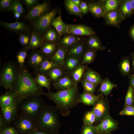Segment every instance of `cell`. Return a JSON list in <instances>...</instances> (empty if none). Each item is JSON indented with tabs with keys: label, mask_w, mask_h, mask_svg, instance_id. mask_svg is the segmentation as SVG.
Segmentation results:
<instances>
[{
	"label": "cell",
	"mask_w": 134,
	"mask_h": 134,
	"mask_svg": "<svg viewBox=\"0 0 134 134\" xmlns=\"http://www.w3.org/2000/svg\"><path fill=\"white\" fill-rule=\"evenodd\" d=\"M28 134H50L42 130L38 129L34 130Z\"/></svg>",
	"instance_id": "54"
},
{
	"label": "cell",
	"mask_w": 134,
	"mask_h": 134,
	"mask_svg": "<svg viewBox=\"0 0 134 134\" xmlns=\"http://www.w3.org/2000/svg\"><path fill=\"white\" fill-rule=\"evenodd\" d=\"M3 134H18L14 128L8 127L2 130Z\"/></svg>",
	"instance_id": "51"
},
{
	"label": "cell",
	"mask_w": 134,
	"mask_h": 134,
	"mask_svg": "<svg viewBox=\"0 0 134 134\" xmlns=\"http://www.w3.org/2000/svg\"><path fill=\"white\" fill-rule=\"evenodd\" d=\"M131 83L134 90V76L132 77L131 80Z\"/></svg>",
	"instance_id": "58"
},
{
	"label": "cell",
	"mask_w": 134,
	"mask_h": 134,
	"mask_svg": "<svg viewBox=\"0 0 134 134\" xmlns=\"http://www.w3.org/2000/svg\"><path fill=\"white\" fill-rule=\"evenodd\" d=\"M43 37L44 41L50 42H57L59 34L56 30L50 26L44 34Z\"/></svg>",
	"instance_id": "35"
},
{
	"label": "cell",
	"mask_w": 134,
	"mask_h": 134,
	"mask_svg": "<svg viewBox=\"0 0 134 134\" xmlns=\"http://www.w3.org/2000/svg\"><path fill=\"white\" fill-rule=\"evenodd\" d=\"M13 0H0V10L1 12L9 11Z\"/></svg>",
	"instance_id": "47"
},
{
	"label": "cell",
	"mask_w": 134,
	"mask_h": 134,
	"mask_svg": "<svg viewBox=\"0 0 134 134\" xmlns=\"http://www.w3.org/2000/svg\"><path fill=\"white\" fill-rule=\"evenodd\" d=\"M38 0H23L22 2L24 4L29 11L39 4Z\"/></svg>",
	"instance_id": "49"
},
{
	"label": "cell",
	"mask_w": 134,
	"mask_h": 134,
	"mask_svg": "<svg viewBox=\"0 0 134 134\" xmlns=\"http://www.w3.org/2000/svg\"><path fill=\"white\" fill-rule=\"evenodd\" d=\"M120 115L134 116V106L132 105L125 106L119 112Z\"/></svg>",
	"instance_id": "48"
},
{
	"label": "cell",
	"mask_w": 134,
	"mask_h": 134,
	"mask_svg": "<svg viewBox=\"0 0 134 134\" xmlns=\"http://www.w3.org/2000/svg\"><path fill=\"white\" fill-rule=\"evenodd\" d=\"M81 41V39L78 36L68 34L60 38L57 43L61 46L68 49L73 45Z\"/></svg>",
	"instance_id": "18"
},
{
	"label": "cell",
	"mask_w": 134,
	"mask_h": 134,
	"mask_svg": "<svg viewBox=\"0 0 134 134\" xmlns=\"http://www.w3.org/2000/svg\"><path fill=\"white\" fill-rule=\"evenodd\" d=\"M102 94L98 95L83 92L79 94V103H81L88 105H94L99 100Z\"/></svg>",
	"instance_id": "21"
},
{
	"label": "cell",
	"mask_w": 134,
	"mask_h": 134,
	"mask_svg": "<svg viewBox=\"0 0 134 134\" xmlns=\"http://www.w3.org/2000/svg\"><path fill=\"white\" fill-rule=\"evenodd\" d=\"M67 34L76 36H90L96 34L93 29L83 24H67Z\"/></svg>",
	"instance_id": "11"
},
{
	"label": "cell",
	"mask_w": 134,
	"mask_h": 134,
	"mask_svg": "<svg viewBox=\"0 0 134 134\" xmlns=\"http://www.w3.org/2000/svg\"><path fill=\"white\" fill-rule=\"evenodd\" d=\"M50 25L54 27L58 32L59 34V40L63 35L67 34V24H66L62 20L60 14L52 20Z\"/></svg>",
	"instance_id": "19"
},
{
	"label": "cell",
	"mask_w": 134,
	"mask_h": 134,
	"mask_svg": "<svg viewBox=\"0 0 134 134\" xmlns=\"http://www.w3.org/2000/svg\"><path fill=\"white\" fill-rule=\"evenodd\" d=\"M98 134H111V133L105 132L99 133Z\"/></svg>",
	"instance_id": "59"
},
{
	"label": "cell",
	"mask_w": 134,
	"mask_h": 134,
	"mask_svg": "<svg viewBox=\"0 0 134 134\" xmlns=\"http://www.w3.org/2000/svg\"><path fill=\"white\" fill-rule=\"evenodd\" d=\"M133 65L134 67V54L133 55Z\"/></svg>",
	"instance_id": "60"
},
{
	"label": "cell",
	"mask_w": 134,
	"mask_h": 134,
	"mask_svg": "<svg viewBox=\"0 0 134 134\" xmlns=\"http://www.w3.org/2000/svg\"><path fill=\"white\" fill-rule=\"evenodd\" d=\"M89 36L87 42L88 48L96 51L105 49V47L96 34Z\"/></svg>",
	"instance_id": "29"
},
{
	"label": "cell",
	"mask_w": 134,
	"mask_h": 134,
	"mask_svg": "<svg viewBox=\"0 0 134 134\" xmlns=\"http://www.w3.org/2000/svg\"><path fill=\"white\" fill-rule=\"evenodd\" d=\"M12 125L18 134H28L38 129L35 120L20 113Z\"/></svg>",
	"instance_id": "6"
},
{
	"label": "cell",
	"mask_w": 134,
	"mask_h": 134,
	"mask_svg": "<svg viewBox=\"0 0 134 134\" xmlns=\"http://www.w3.org/2000/svg\"><path fill=\"white\" fill-rule=\"evenodd\" d=\"M0 134H3L2 132V130L0 129Z\"/></svg>",
	"instance_id": "61"
},
{
	"label": "cell",
	"mask_w": 134,
	"mask_h": 134,
	"mask_svg": "<svg viewBox=\"0 0 134 134\" xmlns=\"http://www.w3.org/2000/svg\"><path fill=\"white\" fill-rule=\"evenodd\" d=\"M38 129L50 134H58L61 124L56 107L45 104L36 119Z\"/></svg>",
	"instance_id": "3"
},
{
	"label": "cell",
	"mask_w": 134,
	"mask_h": 134,
	"mask_svg": "<svg viewBox=\"0 0 134 134\" xmlns=\"http://www.w3.org/2000/svg\"><path fill=\"white\" fill-rule=\"evenodd\" d=\"M45 104L40 96H36L23 101L18 107L20 113L34 120L36 119Z\"/></svg>",
	"instance_id": "4"
},
{
	"label": "cell",
	"mask_w": 134,
	"mask_h": 134,
	"mask_svg": "<svg viewBox=\"0 0 134 134\" xmlns=\"http://www.w3.org/2000/svg\"><path fill=\"white\" fill-rule=\"evenodd\" d=\"M27 48H22L18 50L15 55V58L18 67L22 68L24 66L25 59L27 55Z\"/></svg>",
	"instance_id": "38"
},
{
	"label": "cell",
	"mask_w": 134,
	"mask_h": 134,
	"mask_svg": "<svg viewBox=\"0 0 134 134\" xmlns=\"http://www.w3.org/2000/svg\"><path fill=\"white\" fill-rule=\"evenodd\" d=\"M31 33V39L28 49L34 51L41 47L44 40L43 36L40 34L33 31H32Z\"/></svg>",
	"instance_id": "26"
},
{
	"label": "cell",
	"mask_w": 134,
	"mask_h": 134,
	"mask_svg": "<svg viewBox=\"0 0 134 134\" xmlns=\"http://www.w3.org/2000/svg\"><path fill=\"white\" fill-rule=\"evenodd\" d=\"M58 46L57 42H52L44 41L39 50L45 57L49 58L56 52Z\"/></svg>",
	"instance_id": "24"
},
{
	"label": "cell",
	"mask_w": 134,
	"mask_h": 134,
	"mask_svg": "<svg viewBox=\"0 0 134 134\" xmlns=\"http://www.w3.org/2000/svg\"><path fill=\"white\" fill-rule=\"evenodd\" d=\"M73 2L79 8L81 4V2L80 0H72Z\"/></svg>",
	"instance_id": "56"
},
{
	"label": "cell",
	"mask_w": 134,
	"mask_h": 134,
	"mask_svg": "<svg viewBox=\"0 0 134 134\" xmlns=\"http://www.w3.org/2000/svg\"><path fill=\"white\" fill-rule=\"evenodd\" d=\"M19 105L15 100L9 105L1 107V113L8 126L12 125L18 114Z\"/></svg>",
	"instance_id": "13"
},
{
	"label": "cell",
	"mask_w": 134,
	"mask_h": 134,
	"mask_svg": "<svg viewBox=\"0 0 134 134\" xmlns=\"http://www.w3.org/2000/svg\"><path fill=\"white\" fill-rule=\"evenodd\" d=\"M36 76V81L41 87H45L48 91L51 88V82L49 78L44 74L38 73H35Z\"/></svg>",
	"instance_id": "34"
},
{
	"label": "cell",
	"mask_w": 134,
	"mask_h": 134,
	"mask_svg": "<svg viewBox=\"0 0 134 134\" xmlns=\"http://www.w3.org/2000/svg\"><path fill=\"white\" fill-rule=\"evenodd\" d=\"M96 52L88 48L86 49L81 58L80 64L86 65L93 62L96 57Z\"/></svg>",
	"instance_id": "37"
},
{
	"label": "cell",
	"mask_w": 134,
	"mask_h": 134,
	"mask_svg": "<svg viewBox=\"0 0 134 134\" xmlns=\"http://www.w3.org/2000/svg\"><path fill=\"white\" fill-rule=\"evenodd\" d=\"M59 67H62L52 61L49 58L46 57L37 68L34 70V73L37 72L45 74L51 68Z\"/></svg>",
	"instance_id": "28"
},
{
	"label": "cell",
	"mask_w": 134,
	"mask_h": 134,
	"mask_svg": "<svg viewBox=\"0 0 134 134\" xmlns=\"http://www.w3.org/2000/svg\"><path fill=\"white\" fill-rule=\"evenodd\" d=\"M8 127L1 113L0 114V129L3 130Z\"/></svg>",
	"instance_id": "52"
},
{
	"label": "cell",
	"mask_w": 134,
	"mask_h": 134,
	"mask_svg": "<svg viewBox=\"0 0 134 134\" xmlns=\"http://www.w3.org/2000/svg\"><path fill=\"white\" fill-rule=\"evenodd\" d=\"M105 0L91 1L88 3L89 11L95 18L102 17L104 14V3Z\"/></svg>",
	"instance_id": "16"
},
{
	"label": "cell",
	"mask_w": 134,
	"mask_h": 134,
	"mask_svg": "<svg viewBox=\"0 0 134 134\" xmlns=\"http://www.w3.org/2000/svg\"><path fill=\"white\" fill-rule=\"evenodd\" d=\"M79 8L82 14H86L89 11V8L87 4L83 1H81Z\"/></svg>",
	"instance_id": "50"
},
{
	"label": "cell",
	"mask_w": 134,
	"mask_h": 134,
	"mask_svg": "<svg viewBox=\"0 0 134 134\" xmlns=\"http://www.w3.org/2000/svg\"><path fill=\"white\" fill-rule=\"evenodd\" d=\"M87 68L86 65L79 64L70 74L76 85L82 79L84 72Z\"/></svg>",
	"instance_id": "30"
},
{
	"label": "cell",
	"mask_w": 134,
	"mask_h": 134,
	"mask_svg": "<svg viewBox=\"0 0 134 134\" xmlns=\"http://www.w3.org/2000/svg\"><path fill=\"white\" fill-rule=\"evenodd\" d=\"M96 117L94 113L91 110L86 112L84 114L83 121V124L93 125L95 123Z\"/></svg>",
	"instance_id": "43"
},
{
	"label": "cell",
	"mask_w": 134,
	"mask_h": 134,
	"mask_svg": "<svg viewBox=\"0 0 134 134\" xmlns=\"http://www.w3.org/2000/svg\"><path fill=\"white\" fill-rule=\"evenodd\" d=\"M121 0H105L104 3L105 13L119 8Z\"/></svg>",
	"instance_id": "39"
},
{
	"label": "cell",
	"mask_w": 134,
	"mask_h": 134,
	"mask_svg": "<svg viewBox=\"0 0 134 134\" xmlns=\"http://www.w3.org/2000/svg\"><path fill=\"white\" fill-rule=\"evenodd\" d=\"M131 5L132 11L133 14L134 13V0H130Z\"/></svg>",
	"instance_id": "57"
},
{
	"label": "cell",
	"mask_w": 134,
	"mask_h": 134,
	"mask_svg": "<svg viewBox=\"0 0 134 134\" xmlns=\"http://www.w3.org/2000/svg\"><path fill=\"white\" fill-rule=\"evenodd\" d=\"M18 65L9 61L2 65L0 73V84L7 90L11 91L16 77Z\"/></svg>",
	"instance_id": "5"
},
{
	"label": "cell",
	"mask_w": 134,
	"mask_h": 134,
	"mask_svg": "<svg viewBox=\"0 0 134 134\" xmlns=\"http://www.w3.org/2000/svg\"><path fill=\"white\" fill-rule=\"evenodd\" d=\"M66 73L64 67H59L51 68L45 74L52 84L57 82Z\"/></svg>",
	"instance_id": "20"
},
{
	"label": "cell",
	"mask_w": 134,
	"mask_h": 134,
	"mask_svg": "<svg viewBox=\"0 0 134 134\" xmlns=\"http://www.w3.org/2000/svg\"><path fill=\"white\" fill-rule=\"evenodd\" d=\"M10 91L14 93L15 101L19 105L26 99L45 96L46 94L25 65L21 68L18 67L16 79Z\"/></svg>",
	"instance_id": "1"
},
{
	"label": "cell",
	"mask_w": 134,
	"mask_h": 134,
	"mask_svg": "<svg viewBox=\"0 0 134 134\" xmlns=\"http://www.w3.org/2000/svg\"><path fill=\"white\" fill-rule=\"evenodd\" d=\"M82 78L97 86L101 83L102 81L99 73L88 68L85 71Z\"/></svg>",
	"instance_id": "27"
},
{
	"label": "cell",
	"mask_w": 134,
	"mask_h": 134,
	"mask_svg": "<svg viewBox=\"0 0 134 134\" xmlns=\"http://www.w3.org/2000/svg\"><path fill=\"white\" fill-rule=\"evenodd\" d=\"M46 57L39 50L34 51L29 55L27 62L28 65L34 70L35 69Z\"/></svg>",
	"instance_id": "17"
},
{
	"label": "cell",
	"mask_w": 134,
	"mask_h": 134,
	"mask_svg": "<svg viewBox=\"0 0 134 134\" xmlns=\"http://www.w3.org/2000/svg\"><path fill=\"white\" fill-rule=\"evenodd\" d=\"M122 61L120 66L121 70L123 74H127L129 72L130 69L129 59L127 58H124Z\"/></svg>",
	"instance_id": "46"
},
{
	"label": "cell",
	"mask_w": 134,
	"mask_h": 134,
	"mask_svg": "<svg viewBox=\"0 0 134 134\" xmlns=\"http://www.w3.org/2000/svg\"><path fill=\"white\" fill-rule=\"evenodd\" d=\"M58 44V48L56 52L49 58L56 63L64 67V61L68 49Z\"/></svg>",
	"instance_id": "22"
},
{
	"label": "cell",
	"mask_w": 134,
	"mask_h": 134,
	"mask_svg": "<svg viewBox=\"0 0 134 134\" xmlns=\"http://www.w3.org/2000/svg\"><path fill=\"white\" fill-rule=\"evenodd\" d=\"M54 88L58 91L71 88L76 85L70 74L66 73L56 82L52 83Z\"/></svg>",
	"instance_id": "15"
},
{
	"label": "cell",
	"mask_w": 134,
	"mask_h": 134,
	"mask_svg": "<svg viewBox=\"0 0 134 134\" xmlns=\"http://www.w3.org/2000/svg\"><path fill=\"white\" fill-rule=\"evenodd\" d=\"M84 90V92L94 94L97 86L82 78L80 81Z\"/></svg>",
	"instance_id": "42"
},
{
	"label": "cell",
	"mask_w": 134,
	"mask_h": 134,
	"mask_svg": "<svg viewBox=\"0 0 134 134\" xmlns=\"http://www.w3.org/2000/svg\"><path fill=\"white\" fill-rule=\"evenodd\" d=\"M102 17L107 25L112 26L119 29L121 23L125 19L119 9L109 11L104 13Z\"/></svg>",
	"instance_id": "10"
},
{
	"label": "cell",
	"mask_w": 134,
	"mask_h": 134,
	"mask_svg": "<svg viewBox=\"0 0 134 134\" xmlns=\"http://www.w3.org/2000/svg\"><path fill=\"white\" fill-rule=\"evenodd\" d=\"M98 133L95 126L83 124L80 134H98Z\"/></svg>",
	"instance_id": "44"
},
{
	"label": "cell",
	"mask_w": 134,
	"mask_h": 134,
	"mask_svg": "<svg viewBox=\"0 0 134 134\" xmlns=\"http://www.w3.org/2000/svg\"><path fill=\"white\" fill-rule=\"evenodd\" d=\"M128 33L131 39L134 41V24L130 26Z\"/></svg>",
	"instance_id": "53"
},
{
	"label": "cell",
	"mask_w": 134,
	"mask_h": 134,
	"mask_svg": "<svg viewBox=\"0 0 134 134\" xmlns=\"http://www.w3.org/2000/svg\"><path fill=\"white\" fill-rule=\"evenodd\" d=\"M57 13V10L54 9L32 22V31L36 32L42 35L51 26L52 20Z\"/></svg>",
	"instance_id": "7"
},
{
	"label": "cell",
	"mask_w": 134,
	"mask_h": 134,
	"mask_svg": "<svg viewBox=\"0 0 134 134\" xmlns=\"http://www.w3.org/2000/svg\"><path fill=\"white\" fill-rule=\"evenodd\" d=\"M15 100L14 93L10 91L6 92L0 96V107L1 108L8 106Z\"/></svg>",
	"instance_id": "32"
},
{
	"label": "cell",
	"mask_w": 134,
	"mask_h": 134,
	"mask_svg": "<svg viewBox=\"0 0 134 134\" xmlns=\"http://www.w3.org/2000/svg\"><path fill=\"white\" fill-rule=\"evenodd\" d=\"M12 12L15 19H16L17 21H18V20L20 19L21 15L16 12Z\"/></svg>",
	"instance_id": "55"
},
{
	"label": "cell",
	"mask_w": 134,
	"mask_h": 134,
	"mask_svg": "<svg viewBox=\"0 0 134 134\" xmlns=\"http://www.w3.org/2000/svg\"><path fill=\"white\" fill-rule=\"evenodd\" d=\"M79 90L77 85L67 89L53 92L48 91L45 96L55 103L59 113L64 116L70 113V109L79 103Z\"/></svg>",
	"instance_id": "2"
},
{
	"label": "cell",
	"mask_w": 134,
	"mask_h": 134,
	"mask_svg": "<svg viewBox=\"0 0 134 134\" xmlns=\"http://www.w3.org/2000/svg\"><path fill=\"white\" fill-rule=\"evenodd\" d=\"M21 0H13L9 11L17 12L21 15L25 13V10Z\"/></svg>",
	"instance_id": "41"
},
{
	"label": "cell",
	"mask_w": 134,
	"mask_h": 134,
	"mask_svg": "<svg viewBox=\"0 0 134 134\" xmlns=\"http://www.w3.org/2000/svg\"><path fill=\"white\" fill-rule=\"evenodd\" d=\"M80 63V58L72 56H66L64 67L66 72L70 74Z\"/></svg>",
	"instance_id": "25"
},
{
	"label": "cell",
	"mask_w": 134,
	"mask_h": 134,
	"mask_svg": "<svg viewBox=\"0 0 134 134\" xmlns=\"http://www.w3.org/2000/svg\"><path fill=\"white\" fill-rule=\"evenodd\" d=\"M50 11L49 3L44 1L29 10L25 17L27 21L32 22Z\"/></svg>",
	"instance_id": "9"
},
{
	"label": "cell",
	"mask_w": 134,
	"mask_h": 134,
	"mask_svg": "<svg viewBox=\"0 0 134 134\" xmlns=\"http://www.w3.org/2000/svg\"><path fill=\"white\" fill-rule=\"evenodd\" d=\"M117 85L112 83L108 79L102 80L99 89V91L103 94L106 98L110 94L111 90Z\"/></svg>",
	"instance_id": "33"
},
{
	"label": "cell",
	"mask_w": 134,
	"mask_h": 134,
	"mask_svg": "<svg viewBox=\"0 0 134 134\" xmlns=\"http://www.w3.org/2000/svg\"><path fill=\"white\" fill-rule=\"evenodd\" d=\"M118 123L110 115L107 116L95 126L99 133H110L118 129Z\"/></svg>",
	"instance_id": "12"
},
{
	"label": "cell",
	"mask_w": 134,
	"mask_h": 134,
	"mask_svg": "<svg viewBox=\"0 0 134 134\" xmlns=\"http://www.w3.org/2000/svg\"><path fill=\"white\" fill-rule=\"evenodd\" d=\"M134 101L133 90L131 86H129L126 96L125 106L132 105Z\"/></svg>",
	"instance_id": "45"
},
{
	"label": "cell",
	"mask_w": 134,
	"mask_h": 134,
	"mask_svg": "<svg viewBox=\"0 0 134 134\" xmlns=\"http://www.w3.org/2000/svg\"><path fill=\"white\" fill-rule=\"evenodd\" d=\"M0 25L8 31L18 34L24 32H31L30 28L24 22L16 21L12 23H8L0 21Z\"/></svg>",
	"instance_id": "14"
},
{
	"label": "cell",
	"mask_w": 134,
	"mask_h": 134,
	"mask_svg": "<svg viewBox=\"0 0 134 134\" xmlns=\"http://www.w3.org/2000/svg\"><path fill=\"white\" fill-rule=\"evenodd\" d=\"M119 9L125 19L130 17L133 14L131 5L130 0H121Z\"/></svg>",
	"instance_id": "31"
},
{
	"label": "cell",
	"mask_w": 134,
	"mask_h": 134,
	"mask_svg": "<svg viewBox=\"0 0 134 134\" xmlns=\"http://www.w3.org/2000/svg\"><path fill=\"white\" fill-rule=\"evenodd\" d=\"M84 42H80L73 45L69 48L66 56H72L81 59L86 50Z\"/></svg>",
	"instance_id": "23"
},
{
	"label": "cell",
	"mask_w": 134,
	"mask_h": 134,
	"mask_svg": "<svg viewBox=\"0 0 134 134\" xmlns=\"http://www.w3.org/2000/svg\"><path fill=\"white\" fill-rule=\"evenodd\" d=\"M18 41L22 48L28 49L31 40V33H22L18 34Z\"/></svg>",
	"instance_id": "40"
},
{
	"label": "cell",
	"mask_w": 134,
	"mask_h": 134,
	"mask_svg": "<svg viewBox=\"0 0 134 134\" xmlns=\"http://www.w3.org/2000/svg\"><path fill=\"white\" fill-rule=\"evenodd\" d=\"M93 106L91 110L96 116V124L99 123L104 118L109 115V103L106 99L103 97L102 95Z\"/></svg>",
	"instance_id": "8"
},
{
	"label": "cell",
	"mask_w": 134,
	"mask_h": 134,
	"mask_svg": "<svg viewBox=\"0 0 134 134\" xmlns=\"http://www.w3.org/2000/svg\"><path fill=\"white\" fill-rule=\"evenodd\" d=\"M64 3L65 7L68 13L71 15L82 17V14L80 8L76 5L72 0H66Z\"/></svg>",
	"instance_id": "36"
}]
</instances>
